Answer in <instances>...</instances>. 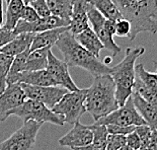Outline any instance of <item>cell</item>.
Returning a JSON list of instances; mask_svg holds the SVG:
<instances>
[{
    "label": "cell",
    "mask_w": 157,
    "mask_h": 150,
    "mask_svg": "<svg viewBox=\"0 0 157 150\" xmlns=\"http://www.w3.org/2000/svg\"><path fill=\"white\" fill-rule=\"evenodd\" d=\"M23 3H25V5H29L31 3L34 1V0H22Z\"/></svg>",
    "instance_id": "cell-42"
},
{
    "label": "cell",
    "mask_w": 157,
    "mask_h": 150,
    "mask_svg": "<svg viewBox=\"0 0 157 150\" xmlns=\"http://www.w3.org/2000/svg\"><path fill=\"white\" fill-rule=\"evenodd\" d=\"M29 53H31V49H29V50H26V51L21 53V54L16 55L15 57L13 58V61L10 66V70H9V72H8V75H16V74H18V73L25 71L26 58H28Z\"/></svg>",
    "instance_id": "cell-27"
},
{
    "label": "cell",
    "mask_w": 157,
    "mask_h": 150,
    "mask_svg": "<svg viewBox=\"0 0 157 150\" xmlns=\"http://www.w3.org/2000/svg\"><path fill=\"white\" fill-rule=\"evenodd\" d=\"M25 3L22 0H10L7 4V11H6V21L4 23V28L13 31L21 19L22 9L25 8Z\"/></svg>",
    "instance_id": "cell-23"
},
{
    "label": "cell",
    "mask_w": 157,
    "mask_h": 150,
    "mask_svg": "<svg viewBox=\"0 0 157 150\" xmlns=\"http://www.w3.org/2000/svg\"><path fill=\"white\" fill-rule=\"evenodd\" d=\"M50 50L51 47H46L32 51L26 58L25 71H38L46 69L48 65V53Z\"/></svg>",
    "instance_id": "cell-21"
},
{
    "label": "cell",
    "mask_w": 157,
    "mask_h": 150,
    "mask_svg": "<svg viewBox=\"0 0 157 150\" xmlns=\"http://www.w3.org/2000/svg\"><path fill=\"white\" fill-rule=\"evenodd\" d=\"M19 84L25 91L26 98L41 102L51 110L57 102H59L63 95L68 92L67 89L61 86H35L25 83Z\"/></svg>",
    "instance_id": "cell-9"
},
{
    "label": "cell",
    "mask_w": 157,
    "mask_h": 150,
    "mask_svg": "<svg viewBox=\"0 0 157 150\" xmlns=\"http://www.w3.org/2000/svg\"><path fill=\"white\" fill-rule=\"evenodd\" d=\"M72 150H105V148L98 147V145L95 144H90L87 146H84V147H77V148H72Z\"/></svg>",
    "instance_id": "cell-38"
},
{
    "label": "cell",
    "mask_w": 157,
    "mask_h": 150,
    "mask_svg": "<svg viewBox=\"0 0 157 150\" xmlns=\"http://www.w3.org/2000/svg\"><path fill=\"white\" fill-rule=\"evenodd\" d=\"M87 17L88 21L92 26L93 32L95 33L96 36L98 37V39L101 40L102 45L105 46L106 50H109L112 53V55L115 57L122 51L121 47L118 46L113 41V38L108 34V32L105 29V17L103 16L98 9L93 7L92 5H90V7L87 10Z\"/></svg>",
    "instance_id": "cell-12"
},
{
    "label": "cell",
    "mask_w": 157,
    "mask_h": 150,
    "mask_svg": "<svg viewBox=\"0 0 157 150\" xmlns=\"http://www.w3.org/2000/svg\"><path fill=\"white\" fill-rule=\"evenodd\" d=\"M135 132L137 133V135L139 136L140 141H141V146L148 147L150 137H151L152 129L150 128L148 125H141V126L135 127Z\"/></svg>",
    "instance_id": "cell-29"
},
{
    "label": "cell",
    "mask_w": 157,
    "mask_h": 150,
    "mask_svg": "<svg viewBox=\"0 0 157 150\" xmlns=\"http://www.w3.org/2000/svg\"><path fill=\"white\" fill-rule=\"evenodd\" d=\"M26 99L25 91L19 83H13L6 86L0 94V122L8 118V112L22 105Z\"/></svg>",
    "instance_id": "cell-14"
},
{
    "label": "cell",
    "mask_w": 157,
    "mask_h": 150,
    "mask_svg": "<svg viewBox=\"0 0 157 150\" xmlns=\"http://www.w3.org/2000/svg\"><path fill=\"white\" fill-rule=\"evenodd\" d=\"M69 29V26H64V28H58L49 29V31H45L42 33H38L35 34L34 40H33L32 46H31V52L35 51L36 49L46 48V47H51L56 44L58 41L59 37L61 36L62 33Z\"/></svg>",
    "instance_id": "cell-20"
},
{
    "label": "cell",
    "mask_w": 157,
    "mask_h": 150,
    "mask_svg": "<svg viewBox=\"0 0 157 150\" xmlns=\"http://www.w3.org/2000/svg\"><path fill=\"white\" fill-rule=\"evenodd\" d=\"M119 150H133V149H132L131 147H129V146L127 145V144H125L124 146H122V147L120 148Z\"/></svg>",
    "instance_id": "cell-40"
},
{
    "label": "cell",
    "mask_w": 157,
    "mask_h": 150,
    "mask_svg": "<svg viewBox=\"0 0 157 150\" xmlns=\"http://www.w3.org/2000/svg\"><path fill=\"white\" fill-rule=\"evenodd\" d=\"M126 144L131 147L133 150H138L141 147V141H140L139 136L137 135L135 130L132 133H130L126 136Z\"/></svg>",
    "instance_id": "cell-35"
},
{
    "label": "cell",
    "mask_w": 157,
    "mask_h": 150,
    "mask_svg": "<svg viewBox=\"0 0 157 150\" xmlns=\"http://www.w3.org/2000/svg\"><path fill=\"white\" fill-rule=\"evenodd\" d=\"M42 125L33 120L23 122V125L10 137L0 142V150H32Z\"/></svg>",
    "instance_id": "cell-7"
},
{
    "label": "cell",
    "mask_w": 157,
    "mask_h": 150,
    "mask_svg": "<svg viewBox=\"0 0 157 150\" xmlns=\"http://www.w3.org/2000/svg\"><path fill=\"white\" fill-rule=\"evenodd\" d=\"M9 1H10V0H5V2H7V4L9 3Z\"/></svg>",
    "instance_id": "cell-45"
},
{
    "label": "cell",
    "mask_w": 157,
    "mask_h": 150,
    "mask_svg": "<svg viewBox=\"0 0 157 150\" xmlns=\"http://www.w3.org/2000/svg\"><path fill=\"white\" fill-rule=\"evenodd\" d=\"M153 64H154V66L156 67V75H157V61H153Z\"/></svg>",
    "instance_id": "cell-44"
},
{
    "label": "cell",
    "mask_w": 157,
    "mask_h": 150,
    "mask_svg": "<svg viewBox=\"0 0 157 150\" xmlns=\"http://www.w3.org/2000/svg\"><path fill=\"white\" fill-rule=\"evenodd\" d=\"M29 5L35 9L40 17H46V16L51 15L46 0H34Z\"/></svg>",
    "instance_id": "cell-31"
},
{
    "label": "cell",
    "mask_w": 157,
    "mask_h": 150,
    "mask_svg": "<svg viewBox=\"0 0 157 150\" xmlns=\"http://www.w3.org/2000/svg\"><path fill=\"white\" fill-rule=\"evenodd\" d=\"M52 15L70 21L73 0H46Z\"/></svg>",
    "instance_id": "cell-24"
},
{
    "label": "cell",
    "mask_w": 157,
    "mask_h": 150,
    "mask_svg": "<svg viewBox=\"0 0 157 150\" xmlns=\"http://www.w3.org/2000/svg\"><path fill=\"white\" fill-rule=\"evenodd\" d=\"M156 130H157V129H156Z\"/></svg>",
    "instance_id": "cell-46"
},
{
    "label": "cell",
    "mask_w": 157,
    "mask_h": 150,
    "mask_svg": "<svg viewBox=\"0 0 157 150\" xmlns=\"http://www.w3.org/2000/svg\"><path fill=\"white\" fill-rule=\"evenodd\" d=\"M39 18H40L39 14L36 12V10L31 5L25 6V8L22 9L21 19H22V21H25L26 22H34L38 21Z\"/></svg>",
    "instance_id": "cell-33"
},
{
    "label": "cell",
    "mask_w": 157,
    "mask_h": 150,
    "mask_svg": "<svg viewBox=\"0 0 157 150\" xmlns=\"http://www.w3.org/2000/svg\"><path fill=\"white\" fill-rule=\"evenodd\" d=\"M90 5L88 0H73L69 25V31L72 35L76 36L89 28L87 10Z\"/></svg>",
    "instance_id": "cell-16"
},
{
    "label": "cell",
    "mask_w": 157,
    "mask_h": 150,
    "mask_svg": "<svg viewBox=\"0 0 157 150\" xmlns=\"http://www.w3.org/2000/svg\"><path fill=\"white\" fill-rule=\"evenodd\" d=\"M17 35H15L13 31H9V29H5L4 26L2 25L1 28H0V48L7 45Z\"/></svg>",
    "instance_id": "cell-34"
},
{
    "label": "cell",
    "mask_w": 157,
    "mask_h": 150,
    "mask_svg": "<svg viewBox=\"0 0 157 150\" xmlns=\"http://www.w3.org/2000/svg\"><path fill=\"white\" fill-rule=\"evenodd\" d=\"M34 37L35 34H33V33H22V34H19L11 42H9L7 45L0 48V53L15 57L16 55L31 49Z\"/></svg>",
    "instance_id": "cell-18"
},
{
    "label": "cell",
    "mask_w": 157,
    "mask_h": 150,
    "mask_svg": "<svg viewBox=\"0 0 157 150\" xmlns=\"http://www.w3.org/2000/svg\"><path fill=\"white\" fill-rule=\"evenodd\" d=\"M46 70L55 80L57 86L64 87L68 91H76L79 89L71 78L68 65L64 61L57 58L51 50L48 53V65H47Z\"/></svg>",
    "instance_id": "cell-10"
},
{
    "label": "cell",
    "mask_w": 157,
    "mask_h": 150,
    "mask_svg": "<svg viewBox=\"0 0 157 150\" xmlns=\"http://www.w3.org/2000/svg\"><path fill=\"white\" fill-rule=\"evenodd\" d=\"M70 21H66L59 16L56 15H49L46 17H40L36 21L34 22H26L22 19H19L17 25L13 29L15 35L22 34V33H33V34H38L49 29L64 28L69 26Z\"/></svg>",
    "instance_id": "cell-11"
},
{
    "label": "cell",
    "mask_w": 157,
    "mask_h": 150,
    "mask_svg": "<svg viewBox=\"0 0 157 150\" xmlns=\"http://www.w3.org/2000/svg\"><path fill=\"white\" fill-rule=\"evenodd\" d=\"M96 123L102 125H119L123 127H130V126H141L147 125L144 119L136 110L134 102H133L132 96L128 98L125 105L119 106L116 111L112 112L108 116L103 117L101 120L96 121Z\"/></svg>",
    "instance_id": "cell-8"
},
{
    "label": "cell",
    "mask_w": 157,
    "mask_h": 150,
    "mask_svg": "<svg viewBox=\"0 0 157 150\" xmlns=\"http://www.w3.org/2000/svg\"><path fill=\"white\" fill-rule=\"evenodd\" d=\"M111 62H112V57H105V65L109 64Z\"/></svg>",
    "instance_id": "cell-41"
},
{
    "label": "cell",
    "mask_w": 157,
    "mask_h": 150,
    "mask_svg": "<svg viewBox=\"0 0 157 150\" xmlns=\"http://www.w3.org/2000/svg\"><path fill=\"white\" fill-rule=\"evenodd\" d=\"M106 129H108L109 134L112 135H123L127 136L130 133H132L135 130L134 126H130V127H123V126L119 125H106Z\"/></svg>",
    "instance_id": "cell-32"
},
{
    "label": "cell",
    "mask_w": 157,
    "mask_h": 150,
    "mask_svg": "<svg viewBox=\"0 0 157 150\" xmlns=\"http://www.w3.org/2000/svg\"><path fill=\"white\" fill-rule=\"evenodd\" d=\"M12 56L0 53V94L5 90L6 86V78H7L8 72L10 70V66L13 61Z\"/></svg>",
    "instance_id": "cell-25"
},
{
    "label": "cell",
    "mask_w": 157,
    "mask_h": 150,
    "mask_svg": "<svg viewBox=\"0 0 157 150\" xmlns=\"http://www.w3.org/2000/svg\"><path fill=\"white\" fill-rule=\"evenodd\" d=\"M126 144V136L109 134L105 150H119Z\"/></svg>",
    "instance_id": "cell-28"
},
{
    "label": "cell",
    "mask_w": 157,
    "mask_h": 150,
    "mask_svg": "<svg viewBox=\"0 0 157 150\" xmlns=\"http://www.w3.org/2000/svg\"><path fill=\"white\" fill-rule=\"evenodd\" d=\"M144 52L143 47L127 48L124 59L111 68L109 74L116 85V98L119 106L125 105L128 98H131L135 82V63Z\"/></svg>",
    "instance_id": "cell-4"
},
{
    "label": "cell",
    "mask_w": 157,
    "mask_h": 150,
    "mask_svg": "<svg viewBox=\"0 0 157 150\" xmlns=\"http://www.w3.org/2000/svg\"><path fill=\"white\" fill-rule=\"evenodd\" d=\"M148 150H157V130H152L151 137L148 144Z\"/></svg>",
    "instance_id": "cell-37"
},
{
    "label": "cell",
    "mask_w": 157,
    "mask_h": 150,
    "mask_svg": "<svg viewBox=\"0 0 157 150\" xmlns=\"http://www.w3.org/2000/svg\"><path fill=\"white\" fill-rule=\"evenodd\" d=\"M138 150H148V148H147V147H144V146H141V147H140Z\"/></svg>",
    "instance_id": "cell-43"
},
{
    "label": "cell",
    "mask_w": 157,
    "mask_h": 150,
    "mask_svg": "<svg viewBox=\"0 0 157 150\" xmlns=\"http://www.w3.org/2000/svg\"><path fill=\"white\" fill-rule=\"evenodd\" d=\"M85 109L94 122L108 116L119 108L116 98V85L111 74L93 77L90 87L86 88Z\"/></svg>",
    "instance_id": "cell-3"
},
{
    "label": "cell",
    "mask_w": 157,
    "mask_h": 150,
    "mask_svg": "<svg viewBox=\"0 0 157 150\" xmlns=\"http://www.w3.org/2000/svg\"><path fill=\"white\" fill-rule=\"evenodd\" d=\"M59 144L64 147L77 148L92 144L93 134L89 126L82 125L79 121L73 124V128L59 139Z\"/></svg>",
    "instance_id": "cell-13"
},
{
    "label": "cell",
    "mask_w": 157,
    "mask_h": 150,
    "mask_svg": "<svg viewBox=\"0 0 157 150\" xmlns=\"http://www.w3.org/2000/svg\"><path fill=\"white\" fill-rule=\"evenodd\" d=\"M105 31L108 32L109 35H111L112 37H113L116 35V21L105 18Z\"/></svg>",
    "instance_id": "cell-36"
},
{
    "label": "cell",
    "mask_w": 157,
    "mask_h": 150,
    "mask_svg": "<svg viewBox=\"0 0 157 150\" xmlns=\"http://www.w3.org/2000/svg\"><path fill=\"white\" fill-rule=\"evenodd\" d=\"M93 134V144L98 145V147L105 148L106 147V141H108L109 132L105 125L94 123L93 125L89 126Z\"/></svg>",
    "instance_id": "cell-26"
},
{
    "label": "cell",
    "mask_w": 157,
    "mask_h": 150,
    "mask_svg": "<svg viewBox=\"0 0 157 150\" xmlns=\"http://www.w3.org/2000/svg\"><path fill=\"white\" fill-rule=\"evenodd\" d=\"M123 17L131 23L130 41L140 33H157V0H113Z\"/></svg>",
    "instance_id": "cell-1"
},
{
    "label": "cell",
    "mask_w": 157,
    "mask_h": 150,
    "mask_svg": "<svg viewBox=\"0 0 157 150\" xmlns=\"http://www.w3.org/2000/svg\"><path fill=\"white\" fill-rule=\"evenodd\" d=\"M132 99L138 113L152 130L157 129V104L149 102L133 90Z\"/></svg>",
    "instance_id": "cell-17"
},
{
    "label": "cell",
    "mask_w": 157,
    "mask_h": 150,
    "mask_svg": "<svg viewBox=\"0 0 157 150\" xmlns=\"http://www.w3.org/2000/svg\"><path fill=\"white\" fill-rule=\"evenodd\" d=\"M88 2L93 7L98 9L106 19L117 21L119 19L124 18L113 0H88Z\"/></svg>",
    "instance_id": "cell-22"
},
{
    "label": "cell",
    "mask_w": 157,
    "mask_h": 150,
    "mask_svg": "<svg viewBox=\"0 0 157 150\" xmlns=\"http://www.w3.org/2000/svg\"><path fill=\"white\" fill-rule=\"evenodd\" d=\"M55 46L62 53L64 62L68 67L82 68L89 72L93 77L111 73V67L101 62L99 59L83 48L69 29L62 33Z\"/></svg>",
    "instance_id": "cell-2"
},
{
    "label": "cell",
    "mask_w": 157,
    "mask_h": 150,
    "mask_svg": "<svg viewBox=\"0 0 157 150\" xmlns=\"http://www.w3.org/2000/svg\"><path fill=\"white\" fill-rule=\"evenodd\" d=\"M75 39L83 48L86 49L89 53L99 59V55H101V51L105 49V46L102 45L101 40L93 32L92 29H86L85 31L79 33L78 35L75 36Z\"/></svg>",
    "instance_id": "cell-19"
},
{
    "label": "cell",
    "mask_w": 157,
    "mask_h": 150,
    "mask_svg": "<svg viewBox=\"0 0 157 150\" xmlns=\"http://www.w3.org/2000/svg\"><path fill=\"white\" fill-rule=\"evenodd\" d=\"M3 0H0V28L3 25Z\"/></svg>",
    "instance_id": "cell-39"
},
{
    "label": "cell",
    "mask_w": 157,
    "mask_h": 150,
    "mask_svg": "<svg viewBox=\"0 0 157 150\" xmlns=\"http://www.w3.org/2000/svg\"><path fill=\"white\" fill-rule=\"evenodd\" d=\"M86 88L78 89L76 91H68L57 102L52 111L61 117L64 123L74 124L78 122L82 115L86 112L85 109Z\"/></svg>",
    "instance_id": "cell-5"
},
{
    "label": "cell",
    "mask_w": 157,
    "mask_h": 150,
    "mask_svg": "<svg viewBox=\"0 0 157 150\" xmlns=\"http://www.w3.org/2000/svg\"><path fill=\"white\" fill-rule=\"evenodd\" d=\"M131 34V23L126 18H121L116 21V36L129 38Z\"/></svg>",
    "instance_id": "cell-30"
},
{
    "label": "cell",
    "mask_w": 157,
    "mask_h": 150,
    "mask_svg": "<svg viewBox=\"0 0 157 150\" xmlns=\"http://www.w3.org/2000/svg\"><path fill=\"white\" fill-rule=\"evenodd\" d=\"M25 83L35 86H57L54 79L46 69L38 71H23L16 75H7L6 84Z\"/></svg>",
    "instance_id": "cell-15"
},
{
    "label": "cell",
    "mask_w": 157,
    "mask_h": 150,
    "mask_svg": "<svg viewBox=\"0 0 157 150\" xmlns=\"http://www.w3.org/2000/svg\"><path fill=\"white\" fill-rule=\"evenodd\" d=\"M7 115L8 117L14 116L21 118L23 122L33 120V121L42 123V124L48 122L58 126L64 125V121L61 117L56 115L51 109H49L48 106L41 104V102L28 98L25 99L22 105L9 111Z\"/></svg>",
    "instance_id": "cell-6"
}]
</instances>
